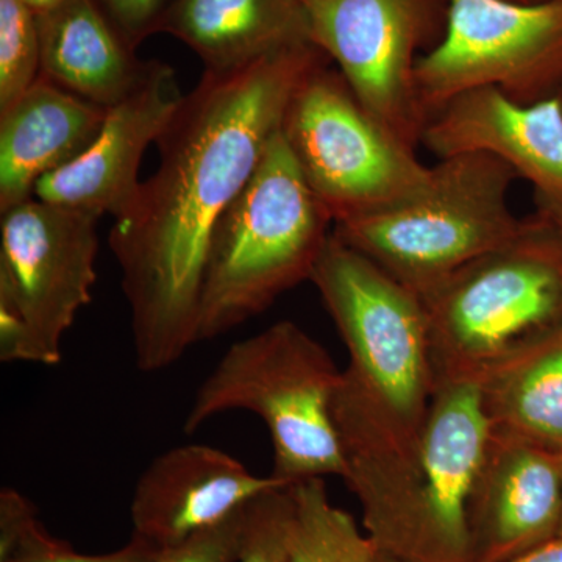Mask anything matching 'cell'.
I'll use <instances>...</instances> for the list:
<instances>
[{"mask_svg":"<svg viewBox=\"0 0 562 562\" xmlns=\"http://www.w3.org/2000/svg\"><path fill=\"white\" fill-rule=\"evenodd\" d=\"M294 522L286 562H375V542L353 517L331 505L324 479L292 484Z\"/></svg>","mask_w":562,"mask_h":562,"instance_id":"cell-20","label":"cell"},{"mask_svg":"<svg viewBox=\"0 0 562 562\" xmlns=\"http://www.w3.org/2000/svg\"><path fill=\"white\" fill-rule=\"evenodd\" d=\"M335 225L281 131L214 231L198 313V342L260 316L312 280Z\"/></svg>","mask_w":562,"mask_h":562,"instance_id":"cell-4","label":"cell"},{"mask_svg":"<svg viewBox=\"0 0 562 562\" xmlns=\"http://www.w3.org/2000/svg\"><path fill=\"white\" fill-rule=\"evenodd\" d=\"M61 543L44 530L31 501L11 487L0 492V562L32 560Z\"/></svg>","mask_w":562,"mask_h":562,"instance_id":"cell-23","label":"cell"},{"mask_svg":"<svg viewBox=\"0 0 562 562\" xmlns=\"http://www.w3.org/2000/svg\"><path fill=\"white\" fill-rule=\"evenodd\" d=\"M41 76L38 18L22 0H0V113Z\"/></svg>","mask_w":562,"mask_h":562,"instance_id":"cell-21","label":"cell"},{"mask_svg":"<svg viewBox=\"0 0 562 562\" xmlns=\"http://www.w3.org/2000/svg\"><path fill=\"white\" fill-rule=\"evenodd\" d=\"M514 2L535 3V2H541V0H514Z\"/></svg>","mask_w":562,"mask_h":562,"instance_id":"cell-30","label":"cell"},{"mask_svg":"<svg viewBox=\"0 0 562 562\" xmlns=\"http://www.w3.org/2000/svg\"><path fill=\"white\" fill-rule=\"evenodd\" d=\"M416 81L428 121L482 88L524 106L562 99V0H450L446 36L417 63Z\"/></svg>","mask_w":562,"mask_h":562,"instance_id":"cell-10","label":"cell"},{"mask_svg":"<svg viewBox=\"0 0 562 562\" xmlns=\"http://www.w3.org/2000/svg\"><path fill=\"white\" fill-rule=\"evenodd\" d=\"M302 2L314 46L336 63L362 106L417 149L428 124L417 63L446 36L450 0Z\"/></svg>","mask_w":562,"mask_h":562,"instance_id":"cell-11","label":"cell"},{"mask_svg":"<svg viewBox=\"0 0 562 562\" xmlns=\"http://www.w3.org/2000/svg\"><path fill=\"white\" fill-rule=\"evenodd\" d=\"M480 390L491 431L562 454V327L487 373Z\"/></svg>","mask_w":562,"mask_h":562,"instance_id":"cell-19","label":"cell"},{"mask_svg":"<svg viewBox=\"0 0 562 562\" xmlns=\"http://www.w3.org/2000/svg\"><path fill=\"white\" fill-rule=\"evenodd\" d=\"M292 484L265 492L247 503L236 562L288 561L294 522Z\"/></svg>","mask_w":562,"mask_h":562,"instance_id":"cell-22","label":"cell"},{"mask_svg":"<svg viewBox=\"0 0 562 562\" xmlns=\"http://www.w3.org/2000/svg\"><path fill=\"white\" fill-rule=\"evenodd\" d=\"M99 220L35 198L2 213L0 361H61L63 336L98 279Z\"/></svg>","mask_w":562,"mask_h":562,"instance_id":"cell-9","label":"cell"},{"mask_svg":"<svg viewBox=\"0 0 562 562\" xmlns=\"http://www.w3.org/2000/svg\"><path fill=\"white\" fill-rule=\"evenodd\" d=\"M331 63L313 43L227 72L205 70L157 140L160 166L114 220L110 247L131 308L140 371H162L198 342L214 231L257 171L303 81Z\"/></svg>","mask_w":562,"mask_h":562,"instance_id":"cell-1","label":"cell"},{"mask_svg":"<svg viewBox=\"0 0 562 562\" xmlns=\"http://www.w3.org/2000/svg\"><path fill=\"white\" fill-rule=\"evenodd\" d=\"M160 550L138 536H132L127 546L106 554H80L69 543L63 542L57 549L21 562H158Z\"/></svg>","mask_w":562,"mask_h":562,"instance_id":"cell-26","label":"cell"},{"mask_svg":"<svg viewBox=\"0 0 562 562\" xmlns=\"http://www.w3.org/2000/svg\"><path fill=\"white\" fill-rule=\"evenodd\" d=\"M246 506L221 524L195 532L180 546L165 550L158 562H236L241 547Z\"/></svg>","mask_w":562,"mask_h":562,"instance_id":"cell-24","label":"cell"},{"mask_svg":"<svg viewBox=\"0 0 562 562\" xmlns=\"http://www.w3.org/2000/svg\"><path fill=\"white\" fill-rule=\"evenodd\" d=\"M436 382L482 379L562 327V225L539 211L512 241L422 297Z\"/></svg>","mask_w":562,"mask_h":562,"instance_id":"cell-5","label":"cell"},{"mask_svg":"<svg viewBox=\"0 0 562 562\" xmlns=\"http://www.w3.org/2000/svg\"><path fill=\"white\" fill-rule=\"evenodd\" d=\"M109 109L83 101L46 77L0 113V210L35 198L36 183L90 149Z\"/></svg>","mask_w":562,"mask_h":562,"instance_id":"cell-16","label":"cell"},{"mask_svg":"<svg viewBox=\"0 0 562 562\" xmlns=\"http://www.w3.org/2000/svg\"><path fill=\"white\" fill-rule=\"evenodd\" d=\"M310 281L349 350L331 405L344 464L412 452L436 390L424 301L333 232Z\"/></svg>","mask_w":562,"mask_h":562,"instance_id":"cell-2","label":"cell"},{"mask_svg":"<svg viewBox=\"0 0 562 562\" xmlns=\"http://www.w3.org/2000/svg\"><path fill=\"white\" fill-rule=\"evenodd\" d=\"M158 33L187 44L211 72L312 43L302 0H172Z\"/></svg>","mask_w":562,"mask_h":562,"instance_id":"cell-18","label":"cell"},{"mask_svg":"<svg viewBox=\"0 0 562 562\" xmlns=\"http://www.w3.org/2000/svg\"><path fill=\"white\" fill-rule=\"evenodd\" d=\"M517 179L508 162L486 151L441 158L413 201L336 222L333 233L424 297L517 235L522 220L509 206Z\"/></svg>","mask_w":562,"mask_h":562,"instance_id":"cell-7","label":"cell"},{"mask_svg":"<svg viewBox=\"0 0 562 562\" xmlns=\"http://www.w3.org/2000/svg\"><path fill=\"white\" fill-rule=\"evenodd\" d=\"M116 25L128 44L136 49L143 41L160 31L162 16L172 0H95Z\"/></svg>","mask_w":562,"mask_h":562,"instance_id":"cell-25","label":"cell"},{"mask_svg":"<svg viewBox=\"0 0 562 562\" xmlns=\"http://www.w3.org/2000/svg\"><path fill=\"white\" fill-rule=\"evenodd\" d=\"M375 562H401L397 560H394V558L387 557V554L383 553H376Z\"/></svg>","mask_w":562,"mask_h":562,"instance_id":"cell-29","label":"cell"},{"mask_svg":"<svg viewBox=\"0 0 562 562\" xmlns=\"http://www.w3.org/2000/svg\"><path fill=\"white\" fill-rule=\"evenodd\" d=\"M560 535H562V522H561V530H560Z\"/></svg>","mask_w":562,"mask_h":562,"instance_id":"cell-31","label":"cell"},{"mask_svg":"<svg viewBox=\"0 0 562 562\" xmlns=\"http://www.w3.org/2000/svg\"><path fill=\"white\" fill-rule=\"evenodd\" d=\"M342 372L297 324L280 321L231 346L192 398L184 431L227 412L257 414L273 447L272 475L290 483L333 475L346 464L331 405Z\"/></svg>","mask_w":562,"mask_h":562,"instance_id":"cell-6","label":"cell"},{"mask_svg":"<svg viewBox=\"0 0 562 562\" xmlns=\"http://www.w3.org/2000/svg\"><path fill=\"white\" fill-rule=\"evenodd\" d=\"M330 65L303 81L281 133L336 224L413 201L430 183L431 168L362 106Z\"/></svg>","mask_w":562,"mask_h":562,"instance_id":"cell-8","label":"cell"},{"mask_svg":"<svg viewBox=\"0 0 562 562\" xmlns=\"http://www.w3.org/2000/svg\"><path fill=\"white\" fill-rule=\"evenodd\" d=\"M490 438L479 380L443 379L412 452L347 462L342 480L380 553L471 562L469 505Z\"/></svg>","mask_w":562,"mask_h":562,"instance_id":"cell-3","label":"cell"},{"mask_svg":"<svg viewBox=\"0 0 562 562\" xmlns=\"http://www.w3.org/2000/svg\"><path fill=\"white\" fill-rule=\"evenodd\" d=\"M562 454L491 431L469 505L471 562H508L560 535Z\"/></svg>","mask_w":562,"mask_h":562,"instance_id":"cell-14","label":"cell"},{"mask_svg":"<svg viewBox=\"0 0 562 562\" xmlns=\"http://www.w3.org/2000/svg\"><path fill=\"white\" fill-rule=\"evenodd\" d=\"M183 95L171 66L158 61L138 90L109 109L90 149L36 183L35 199L121 217L138 194L144 154L157 144Z\"/></svg>","mask_w":562,"mask_h":562,"instance_id":"cell-13","label":"cell"},{"mask_svg":"<svg viewBox=\"0 0 562 562\" xmlns=\"http://www.w3.org/2000/svg\"><path fill=\"white\" fill-rule=\"evenodd\" d=\"M22 2L27 3L36 14H40L50 10L52 7L58 5L63 0H22Z\"/></svg>","mask_w":562,"mask_h":562,"instance_id":"cell-28","label":"cell"},{"mask_svg":"<svg viewBox=\"0 0 562 562\" xmlns=\"http://www.w3.org/2000/svg\"><path fill=\"white\" fill-rule=\"evenodd\" d=\"M255 475L241 461L203 443H188L150 462L133 492V536L160 552L231 517L265 492L290 486Z\"/></svg>","mask_w":562,"mask_h":562,"instance_id":"cell-15","label":"cell"},{"mask_svg":"<svg viewBox=\"0 0 562 562\" xmlns=\"http://www.w3.org/2000/svg\"><path fill=\"white\" fill-rule=\"evenodd\" d=\"M38 18L41 76L111 109L138 90L158 60L136 57L95 0H63Z\"/></svg>","mask_w":562,"mask_h":562,"instance_id":"cell-17","label":"cell"},{"mask_svg":"<svg viewBox=\"0 0 562 562\" xmlns=\"http://www.w3.org/2000/svg\"><path fill=\"white\" fill-rule=\"evenodd\" d=\"M422 144L436 157L486 151L535 190L536 211L562 225V99L524 106L482 88L432 114Z\"/></svg>","mask_w":562,"mask_h":562,"instance_id":"cell-12","label":"cell"},{"mask_svg":"<svg viewBox=\"0 0 562 562\" xmlns=\"http://www.w3.org/2000/svg\"><path fill=\"white\" fill-rule=\"evenodd\" d=\"M508 562H562V535Z\"/></svg>","mask_w":562,"mask_h":562,"instance_id":"cell-27","label":"cell"}]
</instances>
